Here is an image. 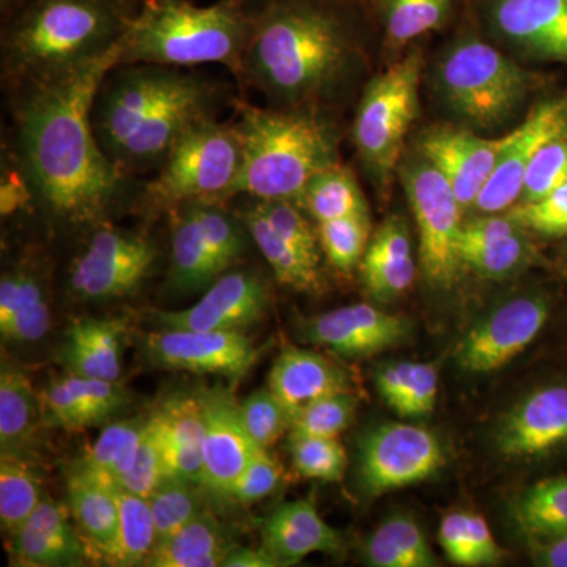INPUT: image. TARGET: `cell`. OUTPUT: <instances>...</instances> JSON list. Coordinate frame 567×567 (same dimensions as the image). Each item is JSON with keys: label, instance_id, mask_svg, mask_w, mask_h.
<instances>
[{"label": "cell", "instance_id": "cell-1", "mask_svg": "<svg viewBox=\"0 0 567 567\" xmlns=\"http://www.w3.org/2000/svg\"><path fill=\"white\" fill-rule=\"evenodd\" d=\"M121 55L118 41L92 61L21 84L14 111L21 178L63 221H99L125 189L126 174L103 151L92 122L100 85Z\"/></svg>", "mask_w": 567, "mask_h": 567}, {"label": "cell", "instance_id": "cell-2", "mask_svg": "<svg viewBox=\"0 0 567 567\" xmlns=\"http://www.w3.org/2000/svg\"><path fill=\"white\" fill-rule=\"evenodd\" d=\"M350 13L346 0H257L240 78L278 107L322 99L353 59Z\"/></svg>", "mask_w": 567, "mask_h": 567}, {"label": "cell", "instance_id": "cell-3", "mask_svg": "<svg viewBox=\"0 0 567 567\" xmlns=\"http://www.w3.org/2000/svg\"><path fill=\"white\" fill-rule=\"evenodd\" d=\"M141 0H25L7 18L3 70L24 82L99 58L121 41Z\"/></svg>", "mask_w": 567, "mask_h": 567}, {"label": "cell", "instance_id": "cell-4", "mask_svg": "<svg viewBox=\"0 0 567 567\" xmlns=\"http://www.w3.org/2000/svg\"><path fill=\"white\" fill-rule=\"evenodd\" d=\"M234 126L241 166L229 197L298 200L315 175L341 164L338 130L312 107L265 110L240 103Z\"/></svg>", "mask_w": 567, "mask_h": 567}, {"label": "cell", "instance_id": "cell-5", "mask_svg": "<svg viewBox=\"0 0 567 567\" xmlns=\"http://www.w3.org/2000/svg\"><path fill=\"white\" fill-rule=\"evenodd\" d=\"M257 0H141L121 39L118 65L219 63L240 78Z\"/></svg>", "mask_w": 567, "mask_h": 567}, {"label": "cell", "instance_id": "cell-6", "mask_svg": "<svg viewBox=\"0 0 567 567\" xmlns=\"http://www.w3.org/2000/svg\"><path fill=\"white\" fill-rule=\"evenodd\" d=\"M536 82L535 74L475 35L451 44L435 73L436 92L447 110L481 132L506 125Z\"/></svg>", "mask_w": 567, "mask_h": 567}, {"label": "cell", "instance_id": "cell-7", "mask_svg": "<svg viewBox=\"0 0 567 567\" xmlns=\"http://www.w3.org/2000/svg\"><path fill=\"white\" fill-rule=\"evenodd\" d=\"M240 166L241 144L234 123L200 118L175 142L145 196L156 207L221 203L229 199Z\"/></svg>", "mask_w": 567, "mask_h": 567}, {"label": "cell", "instance_id": "cell-8", "mask_svg": "<svg viewBox=\"0 0 567 567\" xmlns=\"http://www.w3.org/2000/svg\"><path fill=\"white\" fill-rule=\"evenodd\" d=\"M421 70V52H410L369 82L358 106L354 145L369 173L382 186L393 177L406 134L416 121Z\"/></svg>", "mask_w": 567, "mask_h": 567}, {"label": "cell", "instance_id": "cell-9", "mask_svg": "<svg viewBox=\"0 0 567 567\" xmlns=\"http://www.w3.org/2000/svg\"><path fill=\"white\" fill-rule=\"evenodd\" d=\"M420 235V262L436 289H451L464 265L458 257L462 208L442 173L417 153L399 166Z\"/></svg>", "mask_w": 567, "mask_h": 567}, {"label": "cell", "instance_id": "cell-10", "mask_svg": "<svg viewBox=\"0 0 567 567\" xmlns=\"http://www.w3.org/2000/svg\"><path fill=\"white\" fill-rule=\"evenodd\" d=\"M158 256V248L147 235L100 227L71 264V293L84 301L118 300L132 295L151 276Z\"/></svg>", "mask_w": 567, "mask_h": 567}, {"label": "cell", "instance_id": "cell-11", "mask_svg": "<svg viewBox=\"0 0 567 567\" xmlns=\"http://www.w3.org/2000/svg\"><path fill=\"white\" fill-rule=\"evenodd\" d=\"M445 462L439 439L412 424H383L364 436L358 456L360 486L369 496L415 486Z\"/></svg>", "mask_w": 567, "mask_h": 567}, {"label": "cell", "instance_id": "cell-12", "mask_svg": "<svg viewBox=\"0 0 567 567\" xmlns=\"http://www.w3.org/2000/svg\"><path fill=\"white\" fill-rule=\"evenodd\" d=\"M182 76L183 71L173 66L147 63L118 65L107 73L93 103L92 122L96 140L112 162L134 130Z\"/></svg>", "mask_w": 567, "mask_h": 567}, {"label": "cell", "instance_id": "cell-13", "mask_svg": "<svg viewBox=\"0 0 567 567\" xmlns=\"http://www.w3.org/2000/svg\"><path fill=\"white\" fill-rule=\"evenodd\" d=\"M546 298L524 295L499 306L466 331L456 346V363L472 374H491L528 349L546 327Z\"/></svg>", "mask_w": 567, "mask_h": 567}, {"label": "cell", "instance_id": "cell-14", "mask_svg": "<svg viewBox=\"0 0 567 567\" xmlns=\"http://www.w3.org/2000/svg\"><path fill=\"white\" fill-rule=\"evenodd\" d=\"M145 352L164 369L238 380L248 374L260 352L241 331L163 328L145 339Z\"/></svg>", "mask_w": 567, "mask_h": 567}, {"label": "cell", "instance_id": "cell-15", "mask_svg": "<svg viewBox=\"0 0 567 567\" xmlns=\"http://www.w3.org/2000/svg\"><path fill=\"white\" fill-rule=\"evenodd\" d=\"M567 133V96L539 104L520 126L503 136L494 174L473 208L484 215L509 210L520 199L533 159L548 142Z\"/></svg>", "mask_w": 567, "mask_h": 567}, {"label": "cell", "instance_id": "cell-16", "mask_svg": "<svg viewBox=\"0 0 567 567\" xmlns=\"http://www.w3.org/2000/svg\"><path fill=\"white\" fill-rule=\"evenodd\" d=\"M213 89L193 73H183L173 91L153 107L114 156L123 173L162 166L178 137L200 118L210 117Z\"/></svg>", "mask_w": 567, "mask_h": 567}, {"label": "cell", "instance_id": "cell-17", "mask_svg": "<svg viewBox=\"0 0 567 567\" xmlns=\"http://www.w3.org/2000/svg\"><path fill=\"white\" fill-rule=\"evenodd\" d=\"M417 153L450 183L462 208L475 205L488 178L494 174L503 136L487 140L472 130L436 125L421 134Z\"/></svg>", "mask_w": 567, "mask_h": 567}, {"label": "cell", "instance_id": "cell-18", "mask_svg": "<svg viewBox=\"0 0 567 567\" xmlns=\"http://www.w3.org/2000/svg\"><path fill=\"white\" fill-rule=\"evenodd\" d=\"M268 292L259 276L248 271L224 274L196 305L182 311H158L163 328L203 331H241L267 311Z\"/></svg>", "mask_w": 567, "mask_h": 567}, {"label": "cell", "instance_id": "cell-19", "mask_svg": "<svg viewBox=\"0 0 567 567\" xmlns=\"http://www.w3.org/2000/svg\"><path fill=\"white\" fill-rule=\"evenodd\" d=\"M205 410L204 487L230 498L234 484L259 450L246 431L240 404L223 390L203 393Z\"/></svg>", "mask_w": 567, "mask_h": 567}, {"label": "cell", "instance_id": "cell-20", "mask_svg": "<svg viewBox=\"0 0 567 567\" xmlns=\"http://www.w3.org/2000/svg\"><path fill=\"white\" fill-rule=\"evenodd\" d=\"M410 333V320L358 303L317 316L306 323L305 336L315 344L347 358H363L401 344Z\"/></svg>", "mask_w": 567, "mask_h": 567}, {"label": "cell", "instance_id": "cell-21", "mask_svg": "<svg viewBox=\"0 0 567 567\" xmlns=\"http://www.w3.org/2000/svg\"><path fill=\"white\" fill-rule=\"evenodd\" d=\"M481 7L502 39L567 65V0H481Z\"/></svg>", "mask_w": 567, "mask_h": 567}, {"label": "cell", "instance_id": "cell-22", "mask_svg": "<svg viewBox=\"0 0 567 567\" xmlns=\"http://www.w3.org/2000/svg\"><path fill=\"white\" fill-rule=\"evenodd\" d=\"M567 445V386L529 394L503 421L496 446L507 457L547 456Z\"/></svg>", "mask_w": 567, "mask_h": 567}, {"label": "cell", "instance_id": "cell-23", "mask_svg": "<svg viewBox=\"0 0 567 567\" xmlns=\"http://www.w3.org/2000/svg\"><path fill=\"white\" fill-rule=\"evenodd\" d=\"M11 557L28 567L81 566L89 559L78 528L61 503L43 498L32 516L10 536Z\"/></svg>", "mask_w": 567, "mask_h": 567}, {"label": "cell", "instance_id": "cell-24", "mask_svg": "<svg viewBox=\"0 0 567 567\" xmlns=\"http://www.w3.org/2000/svg\"><path fill=\"white\" fill-rule=\"evenodd\" d=\"M262 547L279 566H292L312 554H338L342 537L320 517L309 499L284 503L262 525Z\"/></svg>", "mask_w": 567, "mask_h": 567}, {"label": "cell", "instance_id": "cell-25", "mask_svg": "<svg viewBox=\"0 0 567 567\" xmlns=\"http://www.w3.org/2000/svg\"><path fill=\"white\" fill-rule=\"evenodd\" d=\"M151 417L162 440L169 477H182L204 486L203 394L174 395Z\"/></svg>", "mask_w": 567, "mask_h": 567}, {"label": "cell", "instance_id": "cell-26", "mask_svg": "<svg viewBox=\"0 0 567 567\" xmlns=\"http://www.w3.org/2000/svg\"><path fill=\"white\" fill-rule=\"evenodd\" d=\"M268 388L293 417L324 395L350 391V379L344 369L322 354L287 347L276 358L268 375Z\"/></svg>", "mask_w": 567, "mask_h": 567}, {"label": "cell", "instance_id": "cell-27", "mask_svg": "<svg viewBox=\"0 0 567 567\" xmlns=\"http://www.w3.org/2000/svg\"><path fill=\"white\" fill-rule=\"evenodd\" d=\"M70 513L76 524L89 559L111 563L118 535V503L114 484L104 483L71 466L66 475Z\"/></svg>", "mask_w": 567, "mask_h": 567}, {"label": "cell", "instance_id": "cell-28", "mask_svg": "<svg viewBox=\"0 0 567 567\" xmlns=\"http://www.w3.org/2000/svg\"><path fill=\"white\" fill-rule=\"evenodd\" d=\"M365 290L377 300H391L410 289L416 276L409 227L390 216L375 230L360 264Z\"/></svg>", "mask_w": 567, "mask_h": 567}, {"label": "cell", "instance_id": "cell-29", "mask_svg": "<svg viewBox=\"0 0 567 567\" xmlns=\"http://www.w3.org/2000/svg\"><path fill=\"white\" fill-rule=\"evenodd\" d=\"M125 323L118 319H82L66 331L62 363L70 374L118 380L122 374V339Z\"/></svg>", "mask_w": 567, "mask_h": 567}, {"label": "cell", "instance_id": "cell-30", "mask_svg": "<svg viewBox=\"0 0 567 567\" xmlns=\"http://www.w3.org/2000/svg\"><path fill=\"white\" fill-rule=\"evenodd\" d=\"M234 544L213 514L204 513L188 525L164 537L144 566L148 567H216L223 566Z\"/></svg>", "mask_w": 567, "mask_h": 567}, {"label": "cell", "instance_id": "cell-31", "mask_svg": "<svg viewBox=\"0 0 567 567\" xmlns=\"http://www.w3.org/2000/svg\"><path fill=\"white\" fill-rule=\"evenodd\" d=\"M43 423L41 394L24 371L2 363L0 372V447L2 454L21 456Z\"/></svg>", "mask_w": 567, "mask_h": 567}, {"label": "cell", "instance_id": "cell-32", "mask_svg": "<svg viewBox=\"0 0 567 567\" xmlns=\"http://www.w3.org/2000/svg\"><path fill=\"white\" fill-rule=\"evenodd\" d=\"M241 221L245 223L254 244L262 252L264 259L270 265L276 279L282 286L309 293L319 292L322 289L319 264L298 251L289 241L284 240L254 200L251 207L241 213Z\"/></svg>", "mask_w": 567, "mask_h": 567}, {"label": "cell", "instance_id": "cell-33", "mask_svg": "<svg viewBox=\"0 0 567 567\" xmlns=\"http://www.w3.org/2000/svg\"><path fill=\"white\" fill-rule=\"evenodd\" d=\"M181 208L174 224L171 281L181 292L192 293L207 289L224 271L200 237L188 207Z\"/></svg>", "mask_w": 567, "mask_h": 567}, {"label": "cell", "instance_id": "cell-34", "mask_svg": "<svg viewBox=\"0 0 567 567\" xmlns=\"http://www.w3.org/2000/svg\"><path fill=\"white\" fill-rule=\"evenodd\" d=\"M365 561L374 567H432L436 558L423 529L409 516L383 522L364 547Z\"/></svg>", "mask_w": 567, "mask_h": 567}, {"label": "cell", "instance_id": "cell-35", "mask_svg": "<svg viewBox=\"0 0 567 567\" xmlns=\"http://www.w3.org/2000/svg\"><path fill=\"white\" fill-rule=\"evenodd\" d=\"M145 423L147 420H126L107 424L99 439L73 465L104 483H117L136 461Z\"/></svg>", "mask_w": 567, "mask_h": 567}, {"label": "cell", "instance_id": "cell-36", "mask_svg": "<svg viewBox=\"0 0 567 567\" xmlns=\"http://www.w3.org/2000/svg\"><path fill=\"white\" fill-rule=\"evenodd\" d=\"M317 224L347 216L369 215L368 204L352 171L336 164L311 178L297 200Z\"/></svg>", "mask_w": 567, "mask_h": 567}, {"label": "cell", "instance_id": "cell-37", "mask_svg": "<svg viewBox=\"0 0 567 567\" xmlns=\"http://www.w3.org/2000/svg\"><path fill=\"white\" fill-rule=\"evenodd\" d=\"M514 517L529 539L567 535V476L539 481L518 496Z\"/></svg>", "mask_w": 567, "mask_h": 567}, {"label": "cell", "instance_id": "cell-38", "mask_svg": "<svg viewBox=\"0 0 567 567\" xmlns=\"http://www.w3.org/2000/svg\"><path fill=\"white\" fill-rule=\"evenodd\" d=\"M114 488L118 503V535L110 565L144 566L158 540L151 503L125 488Z\"/></svg>", "mask_w": 567, "mask_h": 567}, {"label": "cell", "instance_id": "cell-39", "mask_svg": "<svg viewBox=\"0 0 567 567\" xmlns=\"http://www.w3.org/2000/svg\"><path fill=\"white\" fill-rule=\"evenodd\" d=\"M388 40L405 44L439 31L453 18L456 0H372Z\"/></svg>", "mask_w": 567, "mask_h": 567}, {"label": "cell", "instance_id": "cell-40", "mask_svg": "<svg viewBox=\"0 0 567 567\" xmlns=\"http://www.w3.org/2000/svg\"><path fill=\"white\" fill-rule=\"evenodd\" d=\"M41 480L28 461L17 454H2L0 461V524L11 536L25 524L40 505Z\"/></svg>", "mask_w": 567, "mask_h": 567}, {"label": "cell", "instance_id": "cell-41", "mask_svg": "<svg viewBox=\"0 0 567 567\" xmlns=\"http://www.w3.org/2000/svg\"><path fill=\"white\" fill-rule=\"evenodd\" d=\"M536 256L535 246L522 227L505 237L458 251L464 267L488 279H505L520 274L535 262Z\"/></svg>", "mask_w": 567, "mask_h": 567}, {"label": "cell", "instance_id": "cell-42", "mask_svg": "<svg viewBox=\"0 0 567 567\" xmlns=\"http://www.w3.org/2000/svg\"><path fill=\"white\" fill-rule=\"evenodd\" d=\"M204 488L203 484L192 483L182 477H167L148 496L158 540L174 535L194 518L207 513Z\"/></svg>", "mask_w": 567, "mask_h": 567}, {"label": "cell", "instance_id": "cell-43", "mask_svg": "<svg viewBox=\"0 0 567 567\" xmlns=\"http://www.w3.org/2000/svg\"><path fill=\"white\" fill-rule=\"evenodd\" d=\"M192 213L194 223L199 229L200 237L208 246L213 257L224 274L245 251V235L233 216L221 210L219 203L183 204Z\"/></svg>", "mask_w": 567, "mask_h": 567}, {"label": "cell", "instance_id": "cell-44", "mask_svg": "<svg viewBox=\"0 0 567 567\" xmlns=\"http://www.w3.org/2000/svg\"><path fill=\"white\" fill-rule=\"evenodd\" d=\"M317 230L324 256L334 268L349 274L361 264L371 235L369 215L347 216L319 223Z\"/></svg>", "mask_w": 567, "mask_h": 567}, {"label": "cell", "instance_id": "cell-45", "mask_svg": "<svg viewBox=\"0 0 567 567\" xmlns=\"http://www.w3.org/2000/svg\"><path fill=\"white\" fill-rule=\"evenodd\" d=\"M357 404L350 391L324 395L292 417L290 436L338 439L352 424Z\"/></svg>", "mask_w": 567, "mask_h": 567}, {"label": "cell", "instance_id": "cell-46", "mask_svg": "<svg viewBox=\"0 0 567 567\" xmlns=\"http://www.w3.org/2000/svg\"><path fill=\"white\" fill-rule=\"evenodd\" d=\"M43 421L69 432H81L103 424L92 406L82 398L73 374L52 380L41 393Z\"/></svg>", "mask_w": 567, "mask_h": 567}, {"label": "cell", "instance_id": "cell-47", "mask_svg": "<svg viewBox=\"0 0 567 567\" xmlns=\"http://www.w3.org/2000/svg\"><path fill=\"white\" fill-rule=\"evenodd\" d=\"M289 450L293 468L306 480L338 483L344 476L347 454L338 439L290 436Z\"/></svg>", "mask_w": 567, "mask_h": 567}, {"label": "cell", "instance_id": "cell-48", "mask_svg": "<svg viewBox=\"0 0 567 567\" xmlns=\"http://www.w3.org/2000/svg\"><path fill=\"white\" fill-rule=\"evenodd\" d=\"M252 200L284 240L289 241L298 251L319 264V251L322 248L319 230L312 227L305 208L297 200Z\"/></svg>", "mask_w": 567, "mask_h": 567}, {"label": "cell", "instance_id": "cell-49", "mask_svg": "<svg viewBox=\"0 0 567 567\" xmlns=\"http://www.w3.org/2000/svg\"><path fill=\"white\" fill-rule=\"evenodd\" d=\"M240 415L248 434L260 447L271 446L290 429V413L270 388L254 391L240 404Z\"/></svg>", "mask_w": 567, "mask_h": 567}, {"label": "cell", "instance_id": "cell-50", "mask_svg": "<svg viewBox=\"0 0 567 567\" xmlns=\"http://www.w3.org/2000/svg\"><path fill=\"white\" fill-rule=\"evenodd\" d=\"M167 477H169V470L164 457L162 440L152 417H147L136 461L130 472L123 475L114 486L148 498Z\"/></svg>", "mask_w": 567, "mask_h": 567}, {"label": "cell", "instance_id": "cell-51", "mask_svg": "<svg viewBox=\"0 0 567 567\" xmlns=\"http://www.w3.org/2000/svg\"><path fill=\"white\" fill-rule=\"evenodd\" d=\"M505 215L527 233L567 237V182L540 199L513 205Z\"/></svg>", "mask_w": 567, "mask_h": 567}, {"label": "cell", "instance_id": "cell-52", "mask_svg": "<svg viewBox=\"0 0 567 567\" xmlns=\"http://www.w3.org/2000/svg\"><path fill=\"white\" fill-rule=\"evenodd\" d=\"M567 182V133L548 142L537 153L525 177L518 203H533Z\"/></svg>", "mask_w": 567, "mask_h": 567}, {"label": "cell", "instance_id": "cell-53", "mask_svg": "<svg viewBox=\"0 0 567 567\" xmlns=\"http://www.w3.org/2000/svg\"><path fill=\"white\" fill-rule=\"evenodd\" d=\"M282 476V466L267 447H259L245 472L234 484L230 498L240 505H254L274 494Z\"/></svg>", "mask_w": 567, "mask_h": 567}, {"label": "cell", "instance_id": "cell-54", "mask_svg": "<svg viewBox=\"0 0 567 567\" xmlns=\"http://www.w3.org/2000/svg\"><path fill=\"white\" fill-rule=\"evenodd\" d=\"M439 395V369L434 363H412L409 380L395 412L402 416L429 415L434 410Z\"/></svg>", "mask_w": 567, "mask_h": 567}, {"label": "cell", "instance_id": "cell-55", "mask_svg": "<svg viewBox=\"0 0 567 567\" xmlns=\"http://www.w3.org/2000/svg\"><path fill=\"white\" fill-rule=\"evenodd\" d=\"M44 298L43 286L39 276L32 270L11 271L2 276L0 281V322L10 319L25 306Z\"/></svg>", "mask_w": 567, "mask_h": 567}, {"label": "cell", "instance_id": "cell-56", "mask_svg": "<svg viewBox=\"0 0 567 567\" xmlns=\"http://www.w3.org/2000/svg\"><path fill=\"white\" fill-rule=\"evenodd\" d=\"M50 324V305L47 298H41L0 322V334L9 342H35L47 336Z\"/></svg>", "mask_w": 567, "mask_h": 567}, {"label": "cell", "instance_id": "cell-57", "mask_svg": "<svg viewBox=\"0 0 567 567\" xmlns=\"http://www.w3.org/2000/svg\"><path fill=\"white\" fill-rule=\"evenodd\" d=\"M439 543L446 557L458 566H476L472 535L468 528V513L447 514L440 525Z\"/></svg>", "mask_w": 567, "mask_h": 567}, {"label": "cell", "instance_id": "cell-58", "mask_svg": "<svg viewBox=\"0 0 567 567\" xmlns=\"http://www.w3.org/2000/svg\"><path fill=\"white\" fill-rule=\"evenodd\" d=\"M410 368H412L410 361H402V363L385 365V368L380 369L379 374H377V390H379L380 395L385 399L388 405L393 406V409L398 405L402 393H404Z\"/></svg>", "mask_w": 567, "mask_h": 567}, {"label": "cell", "instance_id": "cell-59", "mask_svg": "<svg viewBox=\"0 0 567 567\" xmlns=\"http://www.w3.org/2000/svg\"><path fill=\"white\" fill-rule=\"evenodd\" d=\"M532 547L536 565L567 567V535L532 539Z\"/></svg>", "mask_w": 567, "mask_h": 567}, {"label": "cell", "instance_id": "cell-60", "mask_svg": "<svg viewBox=\"0 0 567 567\" xmlns=\"http://www.w3.org/2000/svg\"><path fill=\"white\" fill-rule=\"evenodd\" d=\"M279 563L276 561L270 551L260 548L249 547H235L229 555L223 567H278Z\"/></svg>", "mask_w": 567, "mask_h": 567}, {"label": "cell", "instance_id": "cell-61", "mask_svg": "<svg viewBox=\"0 0 567 567\" xmlns=\"http://www.w3.org/2000/svg\"><path fill=\"white\" fill-rule=\"evenodd\" d=\"M24 2L25 0H0V9H2L3 17H11Z\"/></svg>", "mask_w": 567, "mask_h": 567}, {"label": "cell", "instance_id": "cell-62", "mask_svg": "<svg viewBox=\"0 0 567 567\" xmlns=\"http://www.w3.org/2000/svg\"><path fill=\"white\" fill-rule=\"evenodd\" d=\"M566 257H567V244H566Z\"/></svg>", "mask_w": 567, "mask_h": 567}]
</instances>
